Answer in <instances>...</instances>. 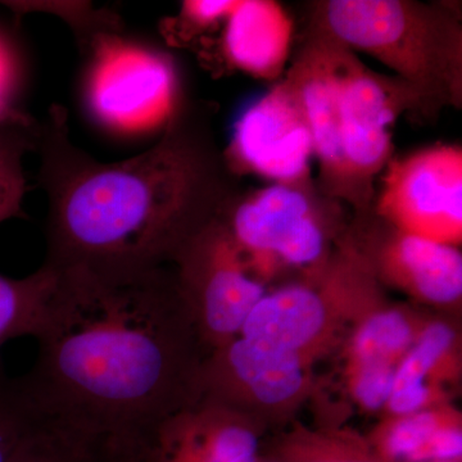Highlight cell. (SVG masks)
<instances>
[{"label":"cell","instance_id":"obj_1","mask_svg":"<svg viewBox=\"0 0 462 462\" xmlns=\"http://www.w3.org/2000/svg\"><path fill=\"white\" fill-rule=\"evenodd\" d=\"M51 267L27 391L51 420L130 448L199 397L200 338L175 269Z\"/></svg>","mask_w":462,"mask_h":462},{"label":"cell","instance_id":"obj_22","mask_svg":"<svg viewBox=\"0 0 462 462\" xmlns=\"http://www.w3.org/2000/svg\"><path fill=\"white\" fill-rule=\"evenodd\" d=\"M107 443L45 416L12 462H111Z\"/></svg>","mask_w":462,"mask_h":462},{"label":"cell","instance_id":"obj_6","mask_svg":"<svg viewBox=\"0 0 462 462\" xmlns=\"http://www.w3.org/2000/svg\"><path fill=\"white\" fill-rule=\"evenodd\" d=\"M85 100L98 123L120 133L166 126L181 105L169 56L99 32L91 41Z\"/></svg>","mask_w":462,"mask_h":462},{"label":"cell","instance_id":"obj_17","mask_svg":"<svg viewBox=\"0 0 462 462\" xmlns=\"http://www.w3.org/2000/svg\"><path fill=\"white\" fill-rule=\"evenodd\" d=\"M366 438L387 462L462 460V416L451 403L387 415Z\"/></svg>","mask_w":462,"mask_h":462},{"label":"cell","instance_id":"obj_7","mask_svg":"<svg viewBox=\"0 0 462 462\" xmlns=\"http://www.w3.org/2000/svg\"><path fill=\"white\" fill-rule=\"evenodd\" d=\"M172 266L200 342L212 352L239 336L266 294L223 216L200 230Z\"/></svg>","mask_w":462,"mask_h":462},{"label":"cell","instance_id":"obj_3","mask_svg":"<svg viewBox=\"0 0 462 462\" xmlns=\"http://www.w3.org/2000/svg\"><path fill=\"white\" fill-rule=\"evenodd\" d=\"M312 27L394 72L428 111L462 105V27L446 5L413 0L316 3Z\"/></svg>","mask_w":462,"mask_h":462},{"label":"cell","instance_id":"obj_27","mask_svg":"<svg viewBox=\"0 0 462 462\" xmlns=\"http://www.w3.org/2000/svg\"><path fill=\"white\" fill-rule=\"evenodd\" d=\"M258 462H281V461L276 460L275 457H273V458H261L260 457V460H258Z\"/></svg>","mask_w":462,"mask_h":462},{"label":"cell","instance_id":"obj_13","mask_svg":"<svg viewBox=\"0 0 462 462\" xmlns=\"http://www.w3.org/2000/svg\"><path fill=\"white\" fill-rule=\"evenodd\" d=\"M346 47L311 27L309 39L284 74L306 116L315 160L320 169L321 191L337 202L351 203L340 143V78Z\"/></svg>","mask_w":462,"mask_h":462},{"label":"cell","instance_id":"obj_10","mask_svg":"<svg viewBox=\"0 0 462 462\" xmlns=\"http://www.w3.org/2000/svg\"><path fill=\"white\" fill-rule=\"evenodd\" d=\"M227 160L239 172L273 184H312L314 141L300 100L284 79L240 114Z\"/></svg>","mask_w":462,"mask_h":462},{"label":"cell","instance_id":"obj_18","mask_svg":"<svg viewBox=\"0 0 462 462\" xmlns=\"http://www.w3.org/2000/svg\"><path fill=\"white\" fill-rule=\"evenodd\" d=\"M427 319L407 307L392 306L383 298L367 310L345 339V363L397 367L416 342Z\"/></svg>","mask_w":462,"mask_h":462},{"label":"cell","instance_id":"obj_11","mask_svg":"<svg viewBox=\"0 0 462 462\" xmlns=\"http://www.w3.org/2000/svg\"><path fill=\"white\" fill-rule=\"evenodd\" d=\"M310 369L311 365L296 354L238 336L203 363L199 397L242 411L245 407L288 409L309 393Z\"/></svg>","mask_w":462,"mask_h":462},{"label":"cell","instance_id":"obj_16","mask_svg":"<svg viewBox=\"0 0 462 462\" xmlns=\"http://www.w3.org/2000/svg\"><path fill=\"white\" fill-rule=\"evenodd\" d=\"M294 23L275 0H239L225 21L223 51L234 69L261 80L287 72Z\"/></svg>","mask_w":462,"mask_h":462},{"label":"cell","instance_id":"obj_23","mask_svg":"<svg viewBox=\"0 0 462 462\" xmlns=\"http://www.w3.org/2000/svg\"><path fill=\"white\" fill-rule=\"evenodd\" d=\"M44 419L23 376L9 378L0 367V462L14 461Z\"/></svg>","mask_w":462,"mask_h":462},{"label":"cell","instance_id":"obj_26","mask_svg":"<svg viewBox=\"0 0 462 462\" xmlns=\"http://www.w3.org/2000/svg\"><path fill=\"white\" fill-rule=\"evenodd\" d=\"M239 0H188L182 3L181 16L188 25L197 30L224 23L236 9Z\"/></svg>","mask_w":462,"mask_h":462},{"label":"cell","instance_id":"obj_12","mask_svg":"<svg viewBox=\"0 0 462 462\" xmlns=\"http://www.w3.org/2000/svg\"><path fill=\"white\" fill-rule=\"evenodd\" d=\"M132 462H258L251 416L230 404L199 397L176 410L133 446Z\"/></svg>","mask_w":462,"mask_h":462},{"label":"cell","instance_id":"obj_21","mask_svg":"<svg viewBox=\"0 0 462 462\" xmlns=\"http://www.w3.org/2000/svg\"><path fill=\"white\" fill-rule=\"evenodd\" d=\"M41 125L25 114L0 121V224L23 217L26 179L23 160L38 148Z\"/></svg>","mask_w":462,"mask_h":462},{"label":"cell","instance_id":"obj_8","mask_svg":"<svg viewBox=\"0 0 462 462\" xmlns=\"http://www.w3.org/2000/svg\"><path fill=\"white\" fill-rule=\"evenodd\" d=\"M424 102L409 84L376 74L346 51L340 78V143L351 205L361 214L372 211L373 180L393 158L392 125L403 112Z\"/></svg>","mask_w":462,"mask_h":462},{"label":"cell","instance_id":"obj_20","mask_svg":"<svg viewBox=\"0 0 462 462\" xmlns=\"http://www.w3.org/2000/svg\"><path fill=\"white\" fill-rule=\"evenodd\" d=\"M54 276V270L45 263L25 278L0 273V349L20 337L35 336Z\"/></svg>","mask_w":462,"mask_h":462},{"label":"cell","instance_id":"obj_5","mask_svg":"<svg viewBox=\"0 0 462 462\" xmlns=\"http://www.w3.org/2000/svg\"><path fill=\"white\" fill-rule=\"evenodd\" d=\"M327 199L312 184H272L231 202L223 220L258 279L281 264L309 269L312 276L330 257Z\"/></svg>","mask_w":462,"mask_h":462},{"label":"cell","instance_id":"obj_15","mask_svg":"<svg viewBox=\"0 0 462 462\" xmlns=\"http://www.w3.org/2000/svg\"><path fill=\"white\" fill-rule=\"evenodd\" d=\"M460 336L446 321L427 319L416 342L398 364L384 411L402 415L449 402L461 378Z\"/></svg>","mask_w":462,"mask_h":462},{"label":"cell","instance_id":"obj_28","mask_svg":"<svg viewBox=\"0 0 462 462\" xmlns=\"http://www.w3.org/2000/svg\"><path fill=\"white\" fill-rule=\"evenodd\" d=\"M112 462H129V461L125 460V458L117 457V458H115V460Z\"/></svg>","mask_w":462,"mask_h":462},{"label":"cell","instance_id":"obj_14","mask_svg":"<svg viewBox=\"0 0 462 462\" xmlns=\"http://www.w3.org/2000/svg\"><path fill=\"white\" fill-rule=\"evenodd\" d=\"M380 220V218H379ZM366 245H357L380 284L403 291L418 302L457 306L462 298L460 249L402 233L383 223Z\"/></svg>","mask_w":462,"mask_h":462},{"label":"cell","instance_id":"obj_4","mask_svg":"<svg viewBox=\"0 0 462 462\" xmlns=\"http://www.w3.org/2000/svg\"><path fill=\"white\" fill-rule=\"evenodd\" d=\"M311 281L264 294L239 336L285 349L312 365L343 342L356 321L384 298L351 239L340 243Z\"/></svg>","mask_w":462,"mask_h":462},{"label":"cell","instance_id":"obj_24","mask_svg":"<svg viewBox=\"0 0 462 462\" xmlns=\"http://www.w3.org/2000/svg\"><path fill=\"white\" fill-rule=\"evenodd\" d=\"M396 367L389 365L345 363V382L349 396L365 411L385 410Z\"/></svg>","mask_w":462,"mask_h":462},{"label":"cell","instance_id":"obj_19","mask_svg":"<svg viewBox=\"0 0 462 462\" xmlns=\"http://www.w3.org/2000/svg\"><path fill=\"white\" fill-rule=\"evenodd\" d=\"M273 457L281 462H387L357 431L302 425L282 438Z\"/></svg>","mask_w":462,"mask_h":462},{"label":"cell","instance_id":"obj_9","mask_svg":"<svg viewBox=\"0 0 462 462\" xmlns=\"http://www.w3.org/2000/svg\"><path fill=\"white\" fill-rule=\"evenodd\" d=\"M398 231L460 247L462 243V149L436 144L392 158L383 170L373 207Z\"/></svg>","mask_w":462,"mask_h":462},{"label":"cell","instance_id":"obj_2","mask_svg":"<svg viewBox=\"0 0 462 462\" xmlns=\"http://www.w3.org/2000/svg\"><path fill=\"white\" fill-rule=\"evenodd\" d=\"M36 149L50 205V266H170L233 202L206 120L182 103L160 141L129 160L99 162L72 144L60 106L41 125Z\"/></svg>","mask_w":462,"mask_h":462},{"label":"cell","instance_id":"obj_25","mask_svg":"<svg viewBox=\"0 0 462 462\" xmlns=\"http://www.w3.org/2000/svg\"><path fill=\"white\" fill-rule=\"evenodd\" d=\"M20 85V62L11 42L0 33V121L23 115L14 106Z\"/></svg>","mask_w":462,"mask_h":462},{"label":"cell","instance_id":"obj_29","mask_svg":"<svg viewBox=\"0 0 462 462\" xmlns=\"http://www.w3.org/2000/svg\"><path fill=\"white\" fill-rule=\"evenodd\" d=\"M440 462H462V461H440Z\"/></svg>","mask_w":462,"mask_h":462}]
</instances>
